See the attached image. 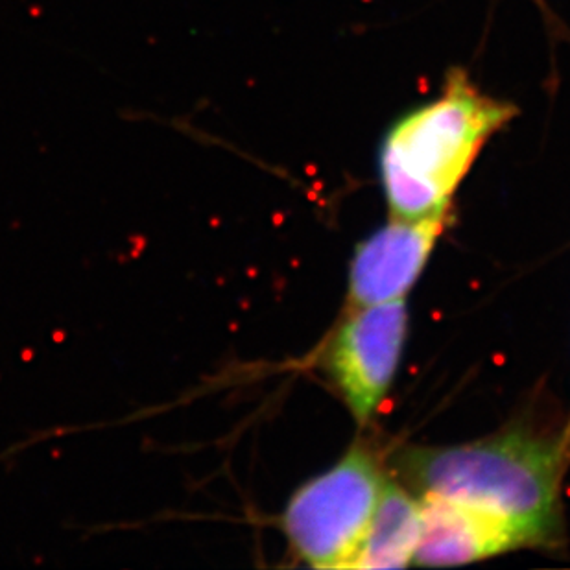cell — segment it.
Listing matches in <instances>:
<instances>
[{
	"label": "cell",
	"instance_id": "2",
	"mask_svg": "<svg viewBox=\"0 0 570 570\" xmlns=\"http://www.w3.org/2000/svg\"><path fill=\"white\" fill-rule=\"evenodd\" d=\"M513 116V107L483 97L454 74L443 94L404 116L382 146L380 168L395 218L447 213L483 142Z\"/></svg>",
	"mask_w": 570,
	"mask_h": 570
},
{
	"label": "cell",
	"instance_id": "7",
	"mask_svg": "<svg viewBox=\"0 0 570 570\" xmlns=\"http://www.w3.org/2000/svg\"><path fill=\"white\" fill-rule=\"evenodd\" d=\"M421 533L419 500L386 482L351 569H404L414 561Z\"/></svg>",
	"mask_w": 570,
	"mask_h": 570
},
{
	"label": "cell",
	"instance_id": "6",
	"mask_svg": "<svg viewBox=\"0 0 570 570\" xmlns=\"http://www.w3.org/2000/svg\"><path fill=\"white\" fill-rule=\"evenodd\" d=\"M417 565H464L530 546L517 524L473 504L438 495H421Z\"/></svg>",
	"mask_w": 570,
	"mask_h": 570
},
{
	"label": "cell",
	"instance_id": "1",
	"mask_svg": "<svg viewBox=\"0 0 570 570\" xmlns=\"http://www.w3.org/2000/svg\"><path fill=\"white\" fill-rule=\"evenodd\" d=\"M565 440L512 430L476 443L408 450L401 467L421 495H438L509 519L530 545L559 530V480Z\"/></svg>",
	"mask_w": 570,
	"mask_h": 570
},
{
	"label": "cell",
	"instance_id": "4",
	"mask_svg": "<svg viewBox=\"0 0 570 570\" xmlns=\"http://www.w3.org/2000/svg\"><path fill=\"white\" fill-rule=\"evenodd\" d=\"M404 297L357 306L330 342L325 366L358 423H368L386 397L404 347Z\"/></svg>",
	"mask_w": 570,
	"mask_h": 570
},
{
	"label": "cell",
	"instance_id": "5",
	"mask_svg": "<svg viewBox=\"0 0 570 570\" xmlns=\"http://www.w3.org/2000/svg\"><path fill=\"white\" fill-rule=\"evenodd\" d=\"M447 213L430 216L395 218L368 240L353 256L349 297L354 306L386 303L404 297L443 233Z\"/></svg>",
	"mask_w": 570,
	"mask_h": 570
},
{
	"label": "cell",
	"instance_id": "8",
	"mask_svg": "<svg viewBox=\"0 0 570 570\" xmlns=\"http://www.w3.org/2000/svg\"><path fill=\"white\" fill-rule=\"evenodd\" d=\"M563 440H565L566 449H570V426H569V432H566V435H565V438H563Z\"/></svg>",
	"mask_w": 570,
	"mask_h": 570
},
{
	"label": "cell",
	"instance_id": "3",
	"mask_svg": "<svg viewBox=\"0 0 570 570\" xmlns=\"http://www.w3.org/2000/svg\"><path fill=\"white\" fill-rule=\"evenodd\" d=\"M366 450H351L292 497L283 515L292 548L316 569H351L384 488Z\"/></svg>",
	"mask_w": 570,
	"mask_h": 570
}]
</instances>
